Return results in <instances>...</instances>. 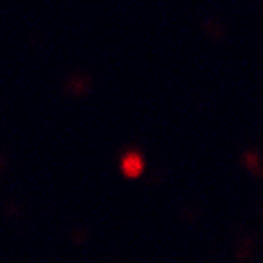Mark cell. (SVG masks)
Listing matches in <instances>:
<instances>
[{
    "mask_svg": "<svg viewBox=\"0 0 263 263\" xmlns=\"http://www.w3.org/2000/svg\"><path fill=\"white\" fill-rule=\"evenodd\" d=\"M121 171L126 174L129 179H137L140 174L145 171V161H142L140 153H126V156L121 158Z\"/></svg>",
    "mask_w": 263,
    "mask_h": 263,
    "instance_id": "1",
    "label": "cell"
}]
</instances>
